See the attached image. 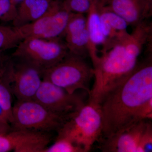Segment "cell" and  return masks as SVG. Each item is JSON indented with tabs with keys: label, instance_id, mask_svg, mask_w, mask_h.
<instances>
[{
	"label": "cell",
	"instance_id": "cell-1",
	"mask_svg": "<svg viewBox=\"0 0 152 152\" xmlns=\"http://www.w3.org/2000/svg\"><path fill=\"white\" fill-rule=\"evenodd\" d=\"M102 117L101 139L135 123L152 120V59L150 54L98 105Z\"/></svg>",
	"mask_w": 152,
	"mask_h": 152
},
{
	"label": "cell",
	"instance_id": "cell-2",
	"mask_svg": "<svg viewBox=\"0 0 152 152\" xmlns=\"http://www.w3.org/2000/svg\"><path fill=\"white\" fill-rule=\"evenodd\" d=\"M148 40L134 29L102 49L92 61L94 83L88 102L98 105L105 95L130 75L139 65V59Z\"/></svg>",
	"mask_w": 152,
	"mask_h": 152
},
{
	"label": "cell",
	"instance_id": "cell-3",
	"mask_svg": "<svg viewBox=\"0 0 152 152\" xmlns=\"http://www.w3.org/2000/svg\"><path fill=\"white\" fill-rule=\"evenodd\" d=\"M102 128V115L98 105L87 101L66 120L57 132V137L66 138L81 148L84 152H89L101 138Z\"/></svg>",
	"mask_w": 152,
	"mask_h": 152
},
{
	"label": "cell",
	"instance_id": "cell-4",
	"mask_svg": "<svg viewBox=\"0 0 152 152\" xmlns=\"http://www.w3.org/2000/svg\"><path fill=\"white\" fill-rule=\"evenodd\" d=\"M86 58L68 53L61 61L45 71L43 79L51 82L69 94L82 90L89 95L90 84L94 78V68Z\"/></svg>",
	"mask_w": 152,
	"mask_h": 152
},
{
	"label": "cell",
	"instance_id": "cell-5",
	"mask_svg": "<svg viewBox=\"0 0 152 152\" xmlns=\"http://www.w3.org/2000/svg\"><path fill=\"white\" fill-rule=\"evenodd\" d=\"M68 53L65 42L61 38L29 37L19 43L11 58L29 64L44 73L61 61Z\"/></svg>",
	"mask_w": 152,
	"mask_h": 152
},
{
	"label": "cell",
	"instance_id": "cell-6",
	"mask_svg": "<svg viewBox=\"0 0 152 152\" xmlns=\"http://www.w3.org/2000/svg\"><path fill=\"white\" fill-rule=\"evenodd\" d=\"M13 129L57 132L66 119L34 100L17 101L13 108Z\"/></svg>",
	"mask_w": 152,
	"mask_h": 152
},
{
	"label": "cell",
	"instance_id": "cell-7",
	"mask_svg": "<svg viewBox=\"0 0 152 152\" xmlns=\"http://www.w3.org/2000/svg\"><path fill=\"white\" fill-rule=\"evenodd\" d=\"M97 142L102 152H151L152 120L140 121Z\"/></svg>",
	"mask_w": 152,
	"mask_h": 152
},
{
	"label": "cell",
	"instance_id": "cell-8",
	"mask_svg": "<svg viewBox=\"0 0 152 152\" xmlns=\"http://www.w3.org/2000/svg\"><path fill=\"white\" fill-rule=\"evenodd\" d=\"M72 12L61 1H53L48 12L32 23L15 27L22 39L29 37L52 39L64 36Z\"/></svg>",
	"mask_w": 152,
	"mask_h": 152
},
{
	"label": "cell",
	"instance_id": "cell-9",
	"mask_svg": "<svg viewBox=\"0 0 152 152\" xmlns=\"http://www.w3.org/2000/svg\"><path fill=\"white\" fill-rule=\"evenodd\" d=\"M34 100L58 115L68 119L86 103L83 96L69 94L43 79Z\"/></svg>",
	"mask_w": 152,
	"mask_h": 152
},
{
	"label": "cell",
	"instance_id": "cell-10",
	"mask_svg": "<svg viewBox=\"0 0 152 152\" xmlns=\"http://www.w3.org/2000/svg\"><path fill=\"white\" fill-rule=\"evenodd\" d=\"M12 60L11 87L13 96L17 101L34 100L42 82L43 73L29 64Z\"/></svg>",
	"mask_w": 152,
	"mask_h": 152
},
{
	"label": "cell",
	"instance_id": "cell-11",
	"mask_svg": "<svg viewBox=\"0 0 152 152\" xmlns=\"http://www.w3.org/2000/svg\"><path fill=\"white\" fill-rule=\"evenodd\" d=\"M64 37L69 53L84 58L89 56L91 44L84 15L72 13Z\"/></svg>",
	"mask_w": 152,
	"mask_h": 152
},
{
	"label": "cell",
	"instance_id": "cell-12",
	"mask_svg": "<svg viewBox=\"0 0 152 152\" xmlns=\"http://www.w3.org/2000/svg\"><path fill=\"white\" fill-rule=\"evenodd\" d=\"M104 7L134 27L147 20L152 15V0H111Z\"/></svg>",
	"mask_w": 152,
	"mask_h": 152
},
{
	"label": "cell",
	"instance_id": "cell-13",
	"mask_svg": "<svg viewBox=\"0 0 152 152\" xmlns=\"http://www.w3.org/2000/svg\"><path fill=\"white\" fill-rule=\"evenodd\" d=\"M54 0H23L18 6L15 18L12 21L14 27L32 23L48 12Z\"/></svg>",
	"mask_w": 152,
	"mask_h": 152
},
{
	"label": "cell",
	"instance_id": "cell-14",
	"mask_svg": "<svg viewBox=\"0 0 152 152\" xmlns=\"http://www.w3.org/2000/svg\"><path fill=\"white\" fill-rule=\"evenodd\" d=\"M99 9L101 26L107 40L106 47L128 33L129 25L122 18L107 7Z\"/></svg>",
	"mask_w": 152,
	"mask_h": 152
},
{
	"label": "cell",
	"instance_id": "cell-15",
	"mask_svg": "<svg viewBox=\"0 0 152 152\" xmlns=\"http://www.w3.org/2000/svg\"><path fill=\"white\" fill-rule=\"evenodd\" d=\"M97 1L94 0L87 18V29L91 44L89 56L92 61L97 57L99 53L98 47L102 46L103 48L107 44V40L101 26Z\"/></svg>",
	"mask_w": 152,
	"mask_h": 152
},
{
	"label": "cell",
	"instance_id": "cell-16",
	"mask_svg": "<svg viewBox=\"0 0 152 152\" xmlns=\"http://www.w3.org/2000/svg\"><path fill=\"white\" fill-rule=\"evenodd\" d=\"M13 61L12 58L0 69V107L6 119L11 124L13 121V95L11 89Z\"/></svg>",
	"mask_w": 152,
	"mask_h": 152
},
{
	"label": "cell",
	"instance_id": "cell-17",
	"mask_svg": "<svg viewBox=\"0 0 152 152\" xmlns=\"http://www.w3.org/2000/svg\"><path fill=\"white\" fill-rule=\"evenodd\" d=\"M22 40L14 27L0 25V52L15 48Z\"/></svg>",
	"mask_w": 152,
	"mask_h": 152
},
{
	"label": "cell",
	"instance_id": "cell-18",
	"mask_svg": "<svg viewBox=\"0 0 152 152\" xmlns=\"http://www.w3.org/2000/svg\"><path fill=\"white\" fill-rule=\"evenodd\" d=\"M44 152H84L80 147L66 138L56 137L53 145L47 147Z\"/></svg>",
	"mask_w": 152,
	"mask_h": 152
},
{
	"label": "cell",
	"instance_id": "cell-19",
	"mask_svg": "<svg viewBox=\"0 0 152 152\" xmlns=\"http://www.w3.org/2000/svg\"><path fill=\"white\" fill-rule=\"evenodd\" d=\"M94 0H64L63 5L71 12L75 14L88 13Z\"/></svg>",
	"mask_w": 152,
	"mask_h": 152
},
{
	"label": "cell",
	"instance_id": "cell-20",
	"mask_svg": "<svg viewBox=\"0 0 152 152\" xmlns=\"http://www.w3.org/2000/svg\"><path fill=\"white\" fill-rule=\"evenodd\" d=\"M17 9L14 8L10 0H0V20L12 21L16 16Z\"/></svg>",
	"mask_w": 152,
	"mask_h": 152
},
{
	"label": "cell",
	"instance_id": "cell-21",
	"mask_svg": "<svg viewBox=\"0 0 152 152\" xmlns=\"http://www.w3.org/2000/svg\"><path fill=\"white\" fill-rule=\"evenodd\" d=\"M12 129L11 124L7 120L0 118V134L8 132Z\"/></svg>",
	"mask_w": 152,
	"mask_h": 152
},
{
	"label": "cell",
	"instance_id": "cell-22",
	"mask_svg": "<svg viewBox=\"0 0 152 152\" xmlns=\"http://www.w3.org/2000/svg\"><path fill=\"white\" fill-rule=\"evenodd\" d=\"M10 57L6 55L4 52H0V69L8 62Z\"/></svg>",
	"mask_w": 152,
	"mask_h": 152
},
{
	"label": "cell",
	"instance_id": "cell-23",
	"mask_svg": "<svg viewBox=\"0 0 152 152\" xmlns=\"http://www.w3.org/2000/svg\"><path fill=\"white\" fill-rule=\"evenodd\" d=\"M111 0H98L97 5L99 8L107 5Z\"/></svg>",
	"mask_w": 152,
	"mask_h": 152
},
{
	"label": "cell",
	"instance_id": "cell-24",
	"mask_svg": "<svg viewBox=\"0 0 152 152\" xmlns=\"http://www.w3.org/2000/svg\"><path fill=\"white\" fill-rule=\"evenodd\" d=\"M23 1V0H10L12 6L14 8L16 9L18 8V6Z\"/></svg>",
	"mask_w": 152,
	"mask_h": 152
},
{
	"label": "cell",
	"instance_id": "cell-25",
	"mask_svg": "<svg viewBox=\"0 0 152 152\" xmlns=\"http://www.w3.org/2000/svg\"><path fill=\"white\" fill-rule=\"evenodd\" d=\"M54 1H60V0H54Z\"/></svg>",
	"mask_w": 152,
	"mask_h": 152
}]
</instances>
